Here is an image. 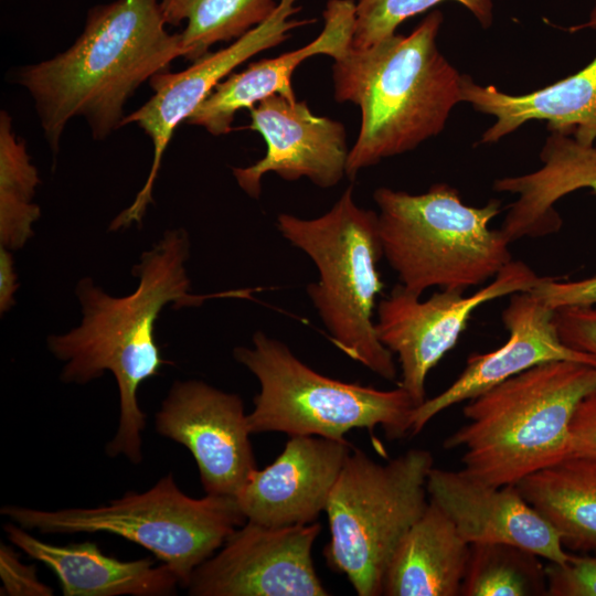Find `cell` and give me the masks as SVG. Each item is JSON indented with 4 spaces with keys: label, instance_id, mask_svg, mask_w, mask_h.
Masks as SVG:
<instances>
[{
    "label": "cell",
    "instance_id": "cell-1",
    "mask_svg": "<svg viewBox=\"0 0 596 596\" xmlns=\"http://www.w3.org/2000/svg\"><path fill=\"white\" fill-rule=\"evenodd\" d=\"M190 237L185 230H168L147 252L132 274L138 286L127 296L106 294L89 278L76 286L82 321L74 329L47 338L50 352L61 362L65 383L85 384L113 373L119 393V419L107 443L108 457L142 460L146 414L138 402L140 385L169 363L156 341V322L167 305L199 307L212 298H251L258 288L199 295L191 291L185 263Z\"/></svg>",
    "mask_w": 596,
    "mask_h": 596
},
{
    "label": "cell",
    "instance_id": "cell-2",
    "mask_svg": "<svg viewBox=\"0 0 596 596\" xmlns=\"http://www.w3.org/2000/svg\"><path fill=\"white\" fill-rule=\"evenodd\" d=\"M160 0L98 4L68 49L15 72L54 153L73 117H84L96 140L121 128L124 107L135 92L183 57L180 33L168 32Z\"/></svg>",
    "mask_w": 596,
    "mask_h": 596
},
{
    "label": "cell",
    "instance_id": "cell-3",
    "mask_svg": "<svg viewBox=\"0 0 596 596\" xmlns=\"http://www.w3.org/2000/svg\"><path fill=\"white\" fill-rule=\"evenodd\" d=\"M441 23L443 13L435 10L408 35L395 33L366 49L350 47L333 60L334 99L361 109L348 178L437 136L461 103L462 74L437 47Z\"/></svg>",
    "mask_w": 596,
    "mask_h": 596
},
{
    "label": "cell",
    "instance_id": "cell-4",
    "mask_svg": "<svg viewBox=\"0 0 596 596\" xmlns=\"http://www.w3.org/2000/svg\"><path fill=\"white\" fill-rule=\"evenodd\" d=\"M595 389L596 365H535L467 401V423L444 448L464 450L461 470L469 477L494 487L515 485L571 456L573 414Z\"/></svg>",
    "mask_w": 596,
    "mask_h": 596
},
{
    "label": "cell",
    "instance_id": "cell-5",
    "mask_svg": "<svg viewBox=\"0 0 596 596\" xmlns=\"http://www.w3.org/2000/svg\"><path fill=\"white\" fill-rule=\"evenodd\" d=\"M373 199L383 257L414 295L432 287L466 290L494 278L512 260L511 242L490 227L501 211L499 200L470 206L447 183L421 194L379 188Z\"/></svg>",
    "mask_w": 596,
    "mask_h": 596
},
{
    "label": "cell",
    "instance_id": "cell-6",
    "mask_svg": "<svg viewBox=\"0 0 596 596\" xmlns=\"http://www.w3.org/2000/svg\"><path fill=\"white\" fill-rule=\"evenodd\" d=\"M276 226L317 267L319 279L306 291L332 343L382 379L395 381L394 355L379 340L373 319L383 288L377 213L359 206L349 185L324 214L302 219L281 213Z\"/></svg>",
    "mask_w": 596,
    "mask_h": 596
},
{
    "label": "cell",
    "instance_id": "cell-7",
    "mask_svg": "<svg viewBox=\"0 0 596 596\" xmlns=\"http://www.w3.org/2000/svg\"><path fill=\"white\" fill-rule=\"evenodd\" d=\"M234 359L258 381L251 434L278 432L345 440L353 428L380 426L391 439L411 435L416 407L402 387L379 390L320 374L283 341L256 331L251 347H236Z\"/></svg>",
    "mask_w": 596,
    "mask_h": 596
},
{
    "label": "cell",
    "instance_id": "cell-8",
    "mask_svg": "<svg viewBox=\"0 0 596 596\" xmlns=\"http://www.w3.org/2000/svg\"><path fill=\"white\" fill-rule=\"evenodd\" d=\"M430 451L413 448L386 464L352 448L326 510L327 564L344 574L359 596L382 595L390 560L428 505Z\"/></svg>",
    "mask_w": 596,
    "mask_h": 596
},
{
    "label": "cell",
    "instance_id": "cell-9",
    "mask_svg": "<svg viewBox=\"0 0 596 596\" xmlns=\"http://www.w3.org/2000/svg\"><path fill=\"white\" fill-rule=\"evenodd\" d=\"M0 513L28 531L44 534L105 532L121 536L168 565L183 588L194 570L246 522L234 497L191 498L178 487L173 473L145 492L129 491L94 508L46 511L7 504Z\"/></svg>",
    "mask_w": 596,
    "mask_h": 596
},
{
    "label": "cell",
    "instance_id": "cell-10",
    "mask_svg": "<svg viewBox=\"0 0 596 596\" xmlns=\"http://www.w3.org/2000/svg\"><path fill=\"white\" fill-rule=\"evenodd\" d=\"M544 277L522 260L508 263L491 281L471 295L441 289L426 300L401 284L379 301L375 331L381 343L397 356L402 386L415 405L426 400L429 371L450 351L467 328L472 312L491 300L530 291Z\"/></svg>",
    "mask_w": 596,
    "mask_h": 596
},
{
    "label": "cell",
    "instance_id": "cell-11",
    "mask_svg": "<svg viewBox=\"0 0 596 596\" xmlns=\"http://www.w3.org/2000/svg\"><path fill=\"white\" fill-rule=\"evenodd\" d=\"M297 1L279 0L265 21L225 49L209 52L181 72L167 70L150 78L152 96L127 115L121 127L136 124L150 138L153 147L151 168L131 204L110 223V231H119L141 222L148 205L153 202V185L177 127L187 121L214 87L248 58L285 42L294 29L316 22V19H291L301 9L295 6Z\"/></svg>",
    "mask_w": 596,
    "mask_h": 596
},
{
    "label": "cell",
    "instance_id": "cell-12",
    "mask_svg": "<svg viewBox=\"0 0 596 596\" xmlns=\"http://www.w3.org/2000/svg\"><path fill=\"white\" fill-rule=\"evenodd\" d=\"M318 522L266 526L246 521L187 586L192 596H327L315 570L312 546Z\"/></svg>",
    "mask_w": 596,
    "mask_h": 596
},
{
    "label": "cell",
    "instance_id": "cell-13",
    "mask_svg": "<svg viewBox=\"0 0 596 596\" xmlns=\"http://www.w3.org/2000/svg\"><path fill=\"white\" fill-rule=\"evenodd\" d=\"M157 433L184 446L205 494L234 497L257 469L240 395L200 380L175 381L155 416Z\"/></svg>",
    "mask_w": 596,
    "mask_h": 596
},
{
    "label": "cell",
    "instance_id": "cell-14",
    "mask_svg": "<svg viewBox=\"0 0 596 596\" xmlns=\"http://www.w3.org/2000/svg\"><path fill=\"white\" fill-rule=\"evenodd\" d=\"M249 110L251 124L266 142L265 156L247 167L233 168L240 188L258 199L262 179L274 172L286 181L309 179L320 188L337 185L347 175L349 149L344 126L311 113L306 100L272 95Z\"/></svg>",
    "mask_w": 596,
    "mask_h": 596
},
{
    "label": "cell",
    "instance_id": "cell-15",
    "mask_svg": "<svg viewBox=\"0 0 596 596\" xmlns=\"http://www.w3.org/2000/svg\"><path fill=\"white\" fill-rule=\"evenodd\" d=\"M554 309L533 291L510 295L502 311L508 340L487 353H473L459 376L441 393L426 398L413 411L411 435L418 434L443 411L467 402L535 365L574 361L596 365V358L566 345L554 323Z\"/></svg>",
    "mask_w": 596,
    "mask_h": 596
},
{
    "label": "cell",
    "instance_id": "cell-16",
    "mask_svg": "<svg viewBox=\"0 0 596 596\" xmlns=\"http://www.w3.org/2000/svg\"><path fill=\"white\" fill-rule=\"evenodd\" d=\"M352 448L347 439L290 436L235 496L246 521L275 528L316 522Z\"/></svg>",
    "mask_w": 596,
    "mask_h": 596
},
{
    "label": "cell",
    "instance_id": "cell-17",
    "mask_svg": "<svg viewBox=\"0 0 596 596\" xmlns=\"http://www.w3.org/2000/svg\"><path fill=\"white\" fill-rule=\"evenodd\" d=\"M427 492L468 543H507L531 551L547 562L568 557L558 532L514 485L494 487L461 469L432 468Z\"/></svg>",
    "mask_w": 596,
    "mask_h": 596
},
{
    "label": "cell",
    "instance_id": "cell-18",
    "mask_svg": "<svg viewBox=\"0 0 596 596\" xmlns=\"http://www.w3.org/2000/svg\"><path fill=\"white\" fill-rule=\"evenodd\" d=\"M596 30V1L589 20L571 28ZM461 102L475 110L496 117L481 136V143L497 142L530 120H546L550 131L573 136L587 146L596 140V56L579 72L544 88L511 95L496 86H482L462 74Z\"/></svg>",
    "mask_w": 596,
    "mask_h": 596
},
{
    "label": "cell",
    "instance_id": "cell-19",
    "mask_svg": "<svg viewBox=\"0 0 596 596\" xmlns=\"http://www.w3.org/2000/svg\"><path fill=\"white\" fill-rule=\"evenodd\" d=\"M324 25L320 34L307 45L249 64L238 73H231L187 119V124L204 128L213 136L232 131L237 111L251 109L272 95L297 100L291 76L305 60L326 54L333 60L344 55L352 45L355 24L353 0H329L323 11Z\"/></svg>",
    "mask_w": 596,
    "mask_h": 596
},
{
    "label": "cell",
    "instance_id": "cell-20",
    "mask_svg": "<svg viewBox=\"0 0 596 596\" xmlns=\"http://www.w3.org/2000/svg\"><path fill=\"white\" fill-rule=\"evenodd\" d=\"M3 530L12 545L56 575L64 596H168L180 586L168 565H155L148 557L121 561L94 542L51 544L14 522Z\"/></svg>",
    "mask_w": 596,
    "mask_h": 596
},
{
    "label": "cell",
    "instance_id": "cell-21",
    "mask_svg": "<svg viewBox=\"0 0 596 596\" xmlns=\"http://www.w3.org/2000/svg\"><path fill=\"white\" fill-rule=\"evenodd\" d=\"M542 166L532 172L497 179V192L515 194L500 230L510 242L540 237L560 230L554 209L563 196L579 189L596 192V148L573 136L551 131L540 152Z\"/></svg>",
    "mask_w": 596,
    "mask_h": 596
},
{
    "label": "cell",
    "instance_id": "cell-22",
    "mask_svg": "<svg viewBox=\"0 0 596 596\" xmlns=\"http://www.w3.org/2000/svg\"><path fill=\"white\" fill-rule=\"evenodd\" d=\"M468 556L469 544L429 499L424 513L405 533L390 560L382 595L457 596Z\"/></svg>",
    "mask_w": 596,
    "mask_h": 596
},
{
    "label": "cell",
    "instance_id": "cell-23",
    "mask_svg": "<svg viewBox=\"0 0 596 596\" xmlns=\"http://www.w3.org/2000/svg\"><path fill=\"white\" fill-rule=\"evenodd\" d=\"M514 486L558 532L565 549L596 552V459L570 456Z\"/></svg>",
    "mask_w": 596,
    "mask_h": 596
},
{
    "label": "cell",
    "instance_id": "cell-24",
    "mask_svg": "<svg viewBox=\"0 0 596 596\" xmlns=\"http://www.w3.org/2000/svg\"><path fill=\"white\" fill-rule=\"evenodd\" d=\"M276 0H160L167 24L179 25L183 57H203L220 42L234 41L265 21L276 9Z\"/></svg>",
    "mask_w": 596,
    "mask_h": 596
},
{
    "label": "cell",
    "instance_id": "cell-25",
    "mask_svg": "<svg viewBox=\"0 0 596 596\" xmlns=\"http://www.w3.org/2000/svg\"><path fill=\"white\" fill-rule=\"evenodd\" d=\"M40 183L36 167L25 142L6 110L0 113V242L9 251L19 249L33 235L41 210L33 202Z\"/></svg>",
    "mask_w": 596,
    "mask_h": 596
},
{
    "label": "cell",
    "instance_id": "cell-26",
    "mask_svg": "<svg viewBox=\"0 0 596 596\" xmlns=\"http://www.w3.org/2000/svg\"><path fill=\"white\" fill-rule=\"evenodd\" d=\"M540 558L512 544H469L459 596L546 595L545 565Z\"/></svg>",
    "mask_w": 596,
    "mask_h": 596
},
{
    "label": "cell",
    "instance_id": "cell-27",
    "mask_svg": "<svg viewBox=\"0 0 596 596\" xmlns=\"http://www.w3.org/2000/svg\"><path fill=\"white\" fill-rule=\"evenodd\" d=\"M444 0H359L351 47L366 49L393 34L405 20ZM477 19L483 29L493 22L492 0H454Z\"/></svg>",
    "mask_w": 596,
    "mask_h": 596
},
{
    "label": "cell",
    "instance_id": "cell-28",
    "mask_svg": "<svg viewBox=\"0 0 596 596\" xmlns=\"http://www.w3.org/2000/svg\"><path fill=\"white\" fill-rule=\"evenodd\" d=\"M546 596H596V555L570 554L545 564Z\"/></svg>",
    "mask_w": 596,
    "mask_h": 596
},
{
    "label": "cell",
    "instance_id": "cell-29",
    "mask_svg": "<svg viewBox=\"0 0 596 596\" xmlns=\"http://www.w3.org/2000/svg\"><path fill=\"white\" fill-rule=\"evenodd\" d=\"M554 323L566 345L596 358V306L556 309Z\"/></svg>",
    "mask_w": 596,
    "mask_h": 596
},
{
    "label": "cell",
    "instance_id": "cell-30",
    "mask_svg": "<svg viewBox=\"0 0 596 596\" xmlns=\"http://www.w3.org/2000/svg\"><path fill=\"white\" fill-rule=\"evenodd\" d=\"M1 595L8 596H52L53 588L42 583L34 565L20 561L12 546L0 545Z\"/></svg>",
    "mask_w": 596,
    "mask_h": 596
},
{
    "label": "cell",
    "instance_id": "cell-31",
    "mask_svg": "<svg viewBox=\"0 0 596 596\" xmlns=\"http://www.w3.org/2000/svg\"><path fill=\"white\" fill-rule=\"evenodd\" d=\"M533 291L550 308L596 306V274L584 279L558 281L549 277L534 287Z\"/></svg>",
    "mask_w": 596,
    "mask_h": 596
},
{
    "label": "cell",
    "instance_id": "cell-32",
    "mask_svg": "<svg viewBox=\"0 0 596 596\" xmlns=\"http://www.w3.org/2000/svg\"><path fill=\"white\" fill-rule=\"evenodd\" d=\"M571 456L596 459V389L578 403L571 424Z\"/></svg>",
    "mask_w": 596,
    "mask_h": 596
},
{
    "label": "cell",
    "instance_id": "cell-33",
    "mask_svg": "<svg viewBox=\"0 0 596 596\" xmlns=\"http://www.w3.org/2000/svg\"><path fill=\"white\" fill-rule=\"evenodd\" d=\"M17 290V275L13 257L9 249L0 247V310L6 312L14 304Z\"/></svg>",
    "mask_w": 596,
    "mask_h": 596
}]
</instances>
